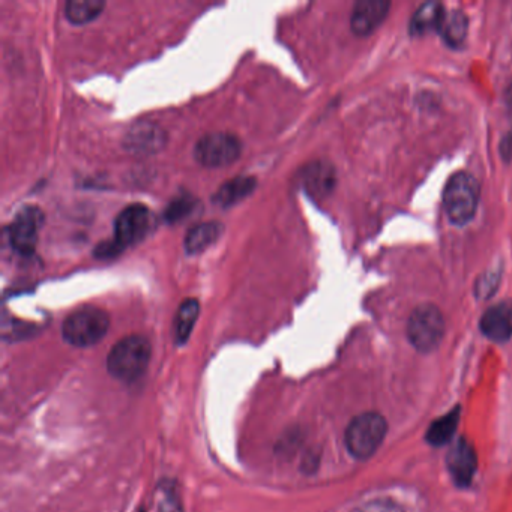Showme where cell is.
Returning a JSON list of instances; mask_svg holds the SVG:
<instances>
[{
    "mask_svg": "<svg viewBox=\"0 0 512 512\" xmlns=\"http://www.w3.org/2000/svg\"><path fill=\"white\" fill-rule=\"evenodd\" d=\"M458 422H460V410L454 409L452 412L446 413L428 428V442L434 446H442L451 442L455 431H457Z\"/></svg>",
    "mask_w": 512,
    "mask_h": 512,
    "instance_id": "obj_20",
    "label": "cell"
},
{
    "mask_svg": "<svg viewBox=\"0 0 512 512\" xmlns=\"http://www.w3.org/2000/svg\"><path fill=\"white\" fill-rule=\"evenodd\" d=\"M482 334L496 343H505L512 337V299L499 302L482 314L479 322Z\"/></svg>",
    "mask_w": 512,
    "mask_h": 512,
    "instance_id": "obj_10",
    "label": "cell"
},
{
    "mask_svg": "<svg viewBox=\"0 0 512 512\" xmlns=\"http://www.w3.org/2000/svg\"><path fill=\"white\" fill-rule=\"evenodd\" d=\"M449 473L455 484L460 487H467L472 482L476 472V452L467 440H458L448 457H446Z\"/></svg>",
    "mask_w": 512,
    "mask_h": 512,
    "instance_id": "obj_12",
    "label": "cell"
},
{
    "mask_svg": "<svg viewBox=\"0 0 512 512\" xmlns=\"http://www.w3.org/2000/svg\"><path fill=\"white\" fill-rule=\"evenodd\" d=\"M104 7L103 0H70L65 4V17L74 25H86L97 19Z\"/></svg>",
    "mask_w": 512,
    "mask_h": 512,
    "instance_id": "obj_19",
    "label": "cell"
},
{
    "mask_svg": "<svg viewBox=\"0 0 512 512\" xmlns=\"http://www.w3.org/2000/svg\"><path fill=\"white\" fill-rule=\"evenodd\" d=\"M200 304L197 299H185L179 305L178 313L175 317V340L176 344H185L196 326L199 319Z\"/></svg>",
    "mask_w": 512,
    "mask_h": 512,
    "instance_id": "obj_17",
    "label": "cell"
},
{
    "mask_svg": "<svg viewBox=\"0 0 512 512\" xmlns=\"http://www.w3.org/2000/svg\"><path fill=\"white\" fill-rule=\"evenodd\" d=\"M445 335V317L433 304H422L413 310L407 322V338L416 350L433 352Z\"/></svg>",
    "mask_w": 512,
    "mask_h": 512,
    "instance_id": "obj_5",
    "label": "cell"
},
{
    "mask_svg": "<svg viewBox=\"0 0 512 512\" xmlns=\"http://www.w3.org/2000/svg\"><path fill=\"white\" fill-rule=\"evenodd\" d=\"M302 185L310 196L323 199L329 196L337 184L334 167L325 161H314L302 170Z\"/></svg>",
    "mask_w": 512,
    "mask_h": 512,
    "instance_id": "obj_13",
    "label": "cell"
},
{
    "mask_svg": "<svg viewBox=\"0 0 512 512\" xmlns=\"http://www.w3.org/2000/svg\"><path fill=\"white\" fill-rule=\"evenodd\" d=\"M481 188L469 172H457L449 178L443 191V208L455 226H466L475 217Z\"/></svg>",
    "mask_w": 512,
    "mask_h": 512,
    "instance_id": "obj_2",
    "label": "cell"
},
{
    "mask_svg": "<svg viewBox=\"0 0 512 512\" xmlns=\"http://www.w3.org/2000/svg\"><path fill=\"white\" fill-rule=\"evenodd\" d=\"M391 2L388 0H359L353 7L350 26L353 34L358 37H368L373 34L383 20L388 17Z\"/></svg>",
    "mask_w": 512,
    "mask_h": 512,
    "instance_id": "obj_9",
    "label": "cell"
},
{
    "mask_svg": "<svg viewBox=\"0 0 512 512\" xmlns=\"http://www.w3.org/2000/svg\"><path fill=\"white\" fill-rule=\"evenodd\" d=\"M467 31H469V20H467L466 14L463 11L455 10L451 14H446L439 32L449 47L458 49L466 41Z\"/></svg>",
    "mask_w": 512,
    "mask_h": 512,
    "instance_id": "obj_18",
    "label": "cell"
},
{
    "mask_svg": "<svg viewBox=\"0 0 512 512\" xmlns=\"http://www.w3.org/2000/svg\"><path fill=\"white\" fill-rule=\"evenodd\" d=\"M110 328L109 314L97 307L74 311L62 325V337L74 347H91L106 337Z\"/></svg>",
    "mask_w": 512,
    "mask_h": 512,
    "instance_id": "obj_3",
    "label": "cell"
},
{
    "mask_svg": "<svg viewBox=\"0 0 512 512\" xmlns=\"http://www.w3.org/2000/svg\"><path fill=\"white\" fill-rule=\"evenodd\" d=\"M191 200L187 199H179L176 200V202H173L172 205H170V208L167 209L166 212V220L167 221H176L181 220V218H184L185 215L188 214V211L191 209Z\"/></svg>",
    "mask_w": 512,
    "mask_h": 512,
    "instance_id": "obj_22",
    "label": "cell"
},
{
    "mask_svg": "<svg viewBox=\"0 0 512 512\" xmlns=\"http://www.w3.org/2000/svg\"><path fill=\"white\" fill-rule=\"evenodd\" d=\"M254 190H256V179L251 176H238L221 185L214 196V202L221 208H230L247 199Z\"/></svg>",
    "mask_w": 512,
    "mask_h": 512,
    "instance_id": "obj_16",
    "label": "cell"
},
{
    "mask_svg": "<svg viewBox=\"0 0 512 512\" xmlns=\"http://www.w3.org/2000/svg\"><path fill=\"white\" fill-rule=\"evenodd\" d=\"M224 226L218 221H208L194 226L185 236V251L188 254H199L208 250L223 235Z\"/></svg>",
    "mask_w": 512,
    "mask_h": 512,
    "instance_id": "obj_15",
    "label": "cell"
},
{
    "mask_svg": "<svg viewBox=\"0 0 512 512\" xmlns=\"http://www.w3.org/2000/svg\"><path fill=\"white\" fill-rule=\"evenodd\" d=\"M358 512H403L394 502L389 500H376V502L368 503Z\"/></svg>",
    "mask_w": 512,
    "mask_h": 512,
    "instance_id": "obj_23",
    "label": "cell"
},
{
    "mask_svg": "<svg viewBox=\"0 0 512 512\" xmlns=\"http://www.w3.org/2000/svg\"><path fill=\"white\" fill-rule=\"evenodd\" d=\"M152 347L142 335H128L119 340L107 356V370L121 382H134L148 370Z\"/></svg>",
    "mask_w": 512,
    "mask_h": 512,
    "instance_id": "obj_1",
    "label": "cell"
},
{
    "mask_svg": "<svg viewBox=\"0 0 512 512\" xmlns=\"http://www.w3.org/2000/svg\"><path fill=\"white\" fill-rule=\"evenodd\" d=\"M241 140L230 133H211L203 136L194 148V157L208 169H223L238 160Z\"/></svg>",
    "mask_w": 512,
    "mask_h": 512,
    "instance_id": "obj_6",
    "label": "cell"
},
{
    "mask_svg": "<svg viewBox=\"0 0 512 512\" xmlns=\"http://www.w3.org/2000/svg\"><path fill=\"white\" fill-rule=\"evenodd\" d=\"M43 224V211L38 206H25L8 227L11 247L20 254L34 253Z\"/></svg>",
    "mask_w": 512,
    "mask_h": 512,
    "instance_id": "obj_8",
    "label": "cell"
},
{
    "mask_svg": "<svg viewBox=\"0 0 512 512\" xmlns=\"http://www.w3.org/2000/svg\"><path fill=\"white\" fill-rule=\"evenodd\" d=\"M166 143V134L158 125L151 122H140V124L131 127L125 136L124 146L137 155L157 154L164 148Z\"/></svg>",
    "mask_w": 512,
    "mask_h": 512,
    "instance_id": "obj_11",
    "label": "cell"
},
{
    "mask_svg": "<svg viewBox=\"0 0 512 512\" xmlns=\"http://www.w3.org/2000/svg\"><path fill=\"white\" fill-rule=\"evenodd\" d=\"M445 17V7L439 2L422 4L413 14L412 22H410V34L413 37H421V35L430 34L433 31H440Z\"/></svg>",
    "mask_w": 512,
    "mask_h": 512,
    "instance_id": "obj_14",
    "label": "cell"
},
{
    "mask_svg": "<svg viewBox=\"0 0 512 512\" xmlns=\"http://www.w3.org/2000/svg\"><path fill=\"white\" fill-rule=\"evenodd\" d=\"M158 512H184L178 497L170 488H164L163 496H161L160 503H158Z\"/></svg>",
    "mask_w": 512,
    "mask_h": 512,
    "instance_id": "obj_21",
    "label": "cell"
},
{
    "mask_svg": "<svg viewBox=\"0 0 512 512\" xmlns=\"http://www.w3.org/2000/svg\"><path fill=\"white\" fill-rule=\"evenodd\" d=\"M506 103H508L509 109L512 110V80L509 83L508 88H506L505 92Z\"/></svg>",
    "mask_w": 512,
    "mask_h": 512,
    "instance_id": "obj_24",
    "label": "cell"
},
{
    "mask_svg": "<svg viewBox=\"0 0 512 512\" xmlns=\"http://www.w3.org/2000/svg\"><path fill=\"white\" fill-rule=\"evenodd\" d=\"M152 229V214L145 205L134 203L119 212L115 221V242L121 250L143 241Z\"/></svg>",
    "mask_w": 512,
    "mask_h": 512,
    "instance_id": "obj_7",
    "label": "cell"
},
{
    "mask_svg": "<svg viewBox=\"0 0 512 512\" xmlns=\"http://www.w3.org/2000/svg\"><path fill=\"white\" fill-rule=\"evenodd\" d=\"M388 424L380 413L368 412L356 416L346 430V448L358 460L370 458L385 439Z\"/></svg>",
    "mask_w": 512,
    "mask_h": 512,
    "instance_id": "obj_4",
    "label": "cell"
}]
</instances>
